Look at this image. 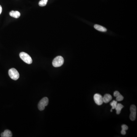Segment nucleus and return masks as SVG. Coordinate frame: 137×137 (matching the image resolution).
<instances>
[{
	"label": "nucleus",
	"instance_id": "f257e3e1",
	"mask_svg": "<svg viewBox=\"0 0 137 137\" xmlns=\"http://www.w3.org/2000/svg\"><path fill=\"white\" fill-rule=\"evenodd\" d=\"M20 57L21 59L25 63L28 64H31L32 63V60L31 58L28 54L24 52L20 53Z\"/></svg>",
	"mask_w": 137,
	"mask_h": 137
},
{
	"label": "nucleus",
	"instance_id": "f03ea898",
	"mask_svg": "<svg viewBox=\"0 0 137 137\" xmlns=\"http://www.w3.org/2000/svg\"><path fill=\"white\" fill-rule=\"evenodd\" d=\"M64 63L63 58L61 56H58L53 60L52 62L53 66L54 67H59L63 65Z\"/></svg>",
	"mask_w": 137,
	"mask_h": 137
},
{
	"label": "nucleus",
	"instance_id": "7ed1b4c3",
	"mask_svg": "<svg viewBox=\"0 0 137 137\" xmlns=\"http://www.w3.org/2000/svg\"><path fill=\"white\" fill-rule=\"evenodd\" d=\"M49 100L48 98L44 97L40 101L38 105V109L40 111H43L45 107L49 104Z\"/></svg>",
	"mask_w": 137,
	"mask_h": 137
},
{
	"label": "nucleus",
	"instance_id": "20e7f679",
	"mask_svg": "<svg viewBox=\"0 0 137 137\" xmlns=\"http://www.w3.org/2000/svg\"><path fill=\"white\" fill-rule=\"evenodd\" d=\"M9 74L10 77L14 80H17L20 77L19 72L15 68H13L9 69Z\"/></svg>",
	"mask_w": 137,
	"mask_h": 137
},
{
	"label": "nucleus",
	"instance_id": "39448f33",
	"mask_svg": "<svg viewBox=\"0 0 137 137\" xmlns=\"http://www.w3.org/2000/svg\"><path fill=\"white\" fill-rule=\"evenodd\" d=\"M131 114H130L129 118L131 120L134 121L136 118V111H137V108L135 105H132L130 107V108Z\"/></svg>",
	"mask_w": 137,
	"mask_h": 137
},
{
	"label": "nucleus",
	"instance_id": "423d86ee",
	"mask_svg": "<svg viewBox=\"0 0 137 137\" xmlns=\"http://www.w3.org/2000/svg\"><path fill=\"white\" fill-rule=\"evenodd\" d=\"M94 100L96 104L99 106L102 105L103 103V97L98 93H96L94 95Z\"/></svg>",
	"mask_w": 137,
	"mask_h": 137
},
{
	"label": "nucleus",
	"instance_id": "0eeeda50",
	"mask_svg": "<svg viewBox=\"0 0 137 137\" xmlns=\"http://www.w3.org/2000/svg\"><path fill=\"white\" fill-rule=\"evenodd\" d=\"M112 97L111 95L109 94H106L104 95L103 97V103H107L111 101L112 100Z\"/></svg>",
	"mask_w": 137,
	"mask_h": 137
},
{
	"label": "nucleus",
	"instance_id": "6e6552de",
	"mask_svg": "<svg viewBox=\"0 0 137 137\" xmlns=\"http://www.w3.org/2000/svg\"><path fill=\"white\" fill-rule=\"evenodd\" d=\"M9 15L11 17L16 18L20 17L21 15L20 13L17 11H12L10 12Z\"/></svg>",
	"mask_w": 137,
	"mask_h": 137
},
{
	"label": "nucleus",
	"instance_id": "1a4fd4ad",
	"mask_svg": "<svg viewBox=\"0 0 137 137\" xmlns=\"http://www.w3.org/2000/svg\"><path fill=\"white\" fill-rule=\"evenodd\" d=\"M12 132L8 129L5 130L1 134V137H12Z\"/></svg>",
	"mask_w": 137,
	"mask_h": 137
},
{
	"label": "nucleus",
	"instance_id": "9d476101",
	"mask_svg": "<svg viewBox=\"0 0 137 137\" xmlns=\"http://www.w3.org/2000/svg\"><path fill=\"white\" fill-rule=\"evenodd\" d=\"M94 27L96 29L100 31L103 32H105L106 31L107 29L105 27L100 26V25H98V24H95L94 26Z\"/></svg>",
	"mask_w": 137,
	"mask_h": 137
},
{
	"label": "nucleus",
	"instance_id": "9b49d317",
	"mask_svg": "<svg viewBox=\"0 0 137 137\" xmlns=\"http://www.w3.org/2000/svg\"><path fill=\"white\" fill-rule=\"evenodd\" d=\"M124 107V106H123L121 104L118 103L117 104V106L115 108L116 110V114L119 115L121 113V109Z\"/></svg>",
	"mask_w": 137,
	"mask_h": 137
},
{
	"label": "nucleus",
	"instance_id": "f8f14e48",
	"mask_svg": "<svg viewBox=\"0 0 137 137\" xmlns=\"http://www.w3.org/2000/svg\"><path fill=\"white\" fill-rule=\"evenodd\" d=\"M110 104H111V106L112 107V108L111 110V112H112V110L116 108L117 104V101H113L110 103Z\"/></svg>",
	"mask_w": 137,
	"mask_h": 137
},
{
	"label": "nucleus",
	"instance_id": "ddd939ff",
	"mask_svg": "<svg viewBox=\"0 0 137 137\" xmlns=\"http://www.w3.org/2000/svg\"><path fill=\"white\" fill-rule=\"evenodd\" d=\"M48 0H41L39 2V6L40 7L45 6L47 4Z\"/></svg>",
	"mask_w": 137,
	"mask_h": 137
},
{
	"label": "nucleus",
	"instance_id": "4468645a",
	"mask_svg": "<svg viewBox=\"0 0 137 137\" xmlns=\"http://www.w3.org/2000/svg\"><path fill=\"white\" fill-rule=\"evenodd\" d=\"M124 99V97H123L122 95H121L120 94V95H118V96L116 97V100L117 101H121L123 100Z\"/></svg>",
	"mask_w": 137,
	"mask_h": 137
},
{
	"label": "nucleus",
	"instance_id": "2eb2a0df",
	"mask_svg": "<svg viewBox=\"0 0 137 137\" xmlns=\"http://www.w3.org/2000/svg\"><path fill=\"white\" fill-rule=\"evenodd\" d=\"M121 128H122V130H125V131H126L128 129V126L126 125H122L121 126Z\"/></svg>",
	"mask_w": 137,
	"mask_h": 137
},
{
	"label": "nucleus",
	"instance_id": "dca6fc26",
	"mask_svg": "<svg viewBox=\"0 0 137 137\" xmlns=\"http://www.w3.org/2000/svg\"><path fill=\"white\" fill-rule=\"evenodd\" d=\"M120 93H119V92L117 91H115V92H114V97H117V96L118 95H120Z\"/></svg>",
	"mask_w": 137,
	"mask_h": 137
},
{
	"label": "nucleus",
	"instance_id": "f3484780",
	"mask_svg": "<svg viewBox=\"0 0 137 137\" xmlns=\"http://www.w3.org/2000/svg\"><path fill=\"white\" fill-rule=\"evenodd\" d=\"M121 133L122 135H125L126 134V131L123 130H121Z\"/></svg>",
	"mask_w": 137,
	"mask_h": 137
},
{
	"label": "nucleus",
	"instance_id": "a211bd4d",
	"mask_svg": "<svg viewBox=\"0 0 137 137\" xmlns=\"http://www.w3.org/2000/svg\"><path fill=\"white\" fill-rule=\"evenodd\" d=\"M2 12V7L0 5V15L1 14Z\"/></svg>",
	"mask_w": 137,
	"mask_h": 137
}]
</instances>
